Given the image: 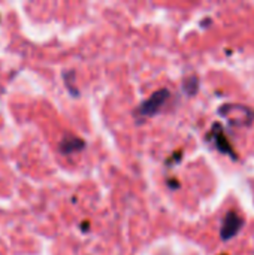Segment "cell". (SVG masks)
<instances>
[{
    "label": "cell",
    "instance_id": "1",
    "mask_svg": "<svg viewBox=\"0 0 254 255\" xmlns=\"http://www.w3.org/2000/svg\"><path fill=\"white\" fill-rule=\"evenodd\" d=\"M171 93L166 88L157 90L156 93L151 94V97H148L147 100H144L139 106V112L144 117H154L156 114H159L162 111V108L166 105V102L169 100Z\"/></svg>",
    "mask_w": 254,
    "mask_h": 255
},
{
    "label": "cell",
    "instance_id": "2",
    "mask_svg": "<svg viewBox=\"0 0 254 255\" xmlns=\"http://www.w3.org/2000/svg\"><path fill=\"white\" fill-rule=\"evenodd\" d=\"M243 226H244V221H243V218L240 215H237L234 212L228 214L225 221H223V224H222V230H220L222 241L228 242V241L234 239L241 232Z\"/></svg>",
    "mask_w": 254,
    "mask_h": 255
},
{
    "label": "cell",
    "instance_id": "3",
    "mask_svg": "<svg viewBox=\"0 0 254 255\" xmlns=\"http://www.w3.org/2000/svg\"><path fill=\"white\" fill-rule=\"evenodd\" d=\"M82 148H84V142L81 139H78L76 136H72V134H66L60 143V149L63 154H72V152H76Z\"/></svg>",
    "mask_w": 254,
    "mask_h": 255
},
{
    "label": "cell",
    "instance_id": "4",
    "mask_svg": "<svg viewBox=\"0 0 254 255\" xmlns=\"http://www.w3.org/2000/svg\"><path fill=\"white\" fill-rule=\"evenodd\" d=\"M183 87H184V91H187L189 96H193V94H196V91H198L199 82H198L196 76H192L190 81H184V85H183Z\"/></svg>",
    "mask_w": 254,
    "mask_h": 255
}]
</instances>
